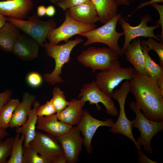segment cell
Instances as JSON below:
<instances>
[{"instance_id": "cb8c5ba5", "label": "cell", "mask_w": 163, "mask_h": 163, "mask_svg": "<svg viewBox=\"0 0 163 163\" xmlns=\"http://www.w3.org/2000/svg\"><path fill=\"white\" fill-rule=\"evenodd\" d=\"M96 10L99 21L104 24L117 14L119 5L116 0H91Z\"/></svg>"}, {"instance_id": "9c48e42d", "label": "cell", "mask_w": 163, "mask_h": 163, "mask_svg": "<svg viewBox=\"0 0 163 163\" xmlns=\"http://www.w3.org/2000/svg\"><path fill=\"white\" fill-rule=\"evenodd\" d=\"M65 19L62 24L47 35L46 38L51 44L57 45L61 41L65 43L73 36L87 32L96 28L95 24H85L78 21L70 16L68 9L65 12Z\"/></svg>"}, {"instance_id": "ee69618b", "label": "cell", "mask_w": 163, "mask_h": 163, "mask_svg": "<svg viewBox=\"0 0 163 163\" xmlns=\"http://www.w3.org/2000/svg\"><path fill=\"white\" fill-rule=\"evenodd\" d=\"M7 21V17L0 13V28L3 27Z\"/></svg>"}, {"instance_id": "7a4b0ae2", "label": "cell", "mask_w": 163, "mask_h": 163, "mask_svg": "<svg viewBox=\"0 0 163 163\" xmlns=\"http://www.w3.org/2000/svg\"><path fill=\"white\" fill-rule=\"evenodd\" d=\"M83 41L82 38L77 37L60 45L51 44L46 41L44 43L43 46L46 55L53 58L55 62V68L52 72L43 75L46 82L52 85L65 82L60 76L62 74V68L65 64L70 62V54L73 49Z\"/></svg>"}, {"instance_id": "f35d334b", "label": "cell", "mask_w": 163, "mask_h": 163, "mask_svg": "<svg viewBox=\"0 0 163 163\" xmlns=\"http://www.w3.org/2000/svg\"><path fill=\"white\" fill-rule=\"evenodd\" d=\"M56 12L55 8L53 5H50L46 8V15L48 17H53L55 15Z\"/></svg>"}, {"instance_id": "e575fe53", "label": "cell", "mask_w": 163, "mask_h": 163, "mask_svg": "<svg viewBox=\"0 0 163 163\" xmlns=\"http://www.w3.org/2000/svg\"><path fill=\"white\" fill-rule=\"evenodd\" d=\"M155 8L158 12L159 15V20L157 21L156 24L161 26V32L160 35L158 36L161 43L163 42V5H159L157 3H154L150 5Z\"/></svg>"}, {"instance_id": "8992f818", "label": "cell", "mask_w": 163, "mask_h": 163, "mask_svg": "<svg viewBox=\"0 0 163 163\" xmlns=\"http://www.w3.org/2000/svg\"><path fill=\"white\" fill-rule=\"evenodd\" d=\"M27 18L28 20L24 21L7 17V20L36 40L40 46H43L44 43L46 41L47 34L56 28V24L55 20L50 19L42 20L35 13L27 16Z\"/></svg>"}, {"instance_id": "9a60e30c", "label": "cell", "mask_w": 163, "mask_h": 163, "mask_svg": "<svg viewBox=\"0 0 163 163\" xmlns=\"http://www.w3.org/2000/svg\"><path fill=\"white\" fill-rule=\"evenodd\" d=\"M31 0L0 1V13L5 17L23 20L33 9Z\"/></svg>"}, {"instance_id": "277c9868", "label": "cell", "mask_w": 163, "mask_h": 163, "mask_svg": "<svg viewBox=\"0 0 163 163\" xmlns=\"http://www.w3.org/2000/svg\"><path fill=\"white\" fill-rule=\"evenodd\" d=\"M135 72L133 68L123 67L118 59L115 60L108 69L98 73L95 82L101 90L112 97L115 88L124 80L130 81Z\"/></svg>"}, {"instance_id": "ffe728a7", "label": "cell", "mask_w": 163, "mask_h": 163, "mask_svg": "<svg viewBox=\"0 0 163 163\" xmlns=\"http://www.w3.org/2000/svg\"><path fill=\"white\" fill-rule=\"evenodd\" d=\"M36 97L30 93L26 92L23 94L21 101L16 106L10 122L9 127L16 128L22 126L27 121L28 114L35 101Z\"/></svg>"}, {"instance_id": "44dd1931", "label": "cell", "mask_w": 163, "mask_h": 163, "mask_svg": "<svg viewBox=\"0 0 163 163\" xmlns=\"http://www.w3.org/2000/svg\"><path fill=\"white\" fill-rule=\"evenodd\" d=\"M74 20L85 24H94L99 21L95 7L91 0L68 9Z\"/></svg>"}, {"instance_id": "5bb4252c", "label": "cell", "mask_w": 163, "mask_h": 163, "mask_svg": "<svg viewBox=\"0 0 163 163\" xmlns=\"http://www.w3.org/2000/svg\"><path fill=\"white\" fill-rule=\"evenodd\" d=\"M114 123L111 119L101 120L92 117L89 112L85 110L82 118L76 126L80 132L84 139L83 145L87 152L91 154L92 151V139L99 127L106 126L111 127Z\"/></svg>"}, {"instance_id": "f6af8a7d", "label": "cell", "mask_w": 163, "mask_h": 163, "mask_svg": "<svg viewBox=\"0 0 163 163\" xmlns=\"http://www.w3.org/2000/svg\"><path fill=\"white\" fill-rule=\"evenodd\" d=\"M55 163H67V159L65 156L59 158Z\"/></svg>"}, {"instance_id": "484cf974", "label": "cell", "mask_w": 163, "mask_h": 163, "mask_svg": "<svg viewBox=\"0 0 163 163\" xmlns=\"http://www.w3.org/2000/svg\"><path fill=\"white\" fill-rule=\"evenodd\" d=\"M25 136L16 133L14 137L11 153L9 159L7 163H22L23 145Z\"/></svg>"}, {"instance_id": "f546056e", "label": "cell", "mask_w": 163, "mask_h": 163, "mask_svg": "<svg viewBox=\"0 0 163 163\" xmlns=\"http://www.w3.org/2000/svg\"><path fill=\"white\" fill-rule=\"evenodd\" d=\"M53 97L50 100L55 108L56 112L58 113L63 110L69 103L66 99L63 91L57 87L53 91Z\"/></svg>"}, {"instance_id": "7402d4cb", "label": "cell", "mask_w": 163, "mask_h": 163, "mask_svg": "<svg viewBox=\"0 0 163 163\" xmlns=\"http://www.w3.org/2000/svg\"><path fill=\"white\" fill-rule=\"evenodd\" d=\"M33 105V108L29 112L26 122L22 126L16 127L15 129L16 133L23 134L25 136L23 146L28 145L36 134V125L38 117L37 110L40 104L38 101H35Z\"/></svg>"}, {"instance_id": "d4e9b609", "label": "cell", "mask_w": 163, "mask_h": 163, "mask_svg": "<svg viewBox=\"0 0 163 163\" xmlns=\"http://www.w3.org/2000/svg\"><path fill=\"white\" fill-rule=\"evenodd\" d=\"M20 102L18 98L11 99L0 112V128L6 129L9 127L14 110Z\"/></svg>"}, {"instance_id": "30bf717a", "label": "cell", "mask_w": 163, "mask_h": 163, "mask_svg": "<svg viewBox=\"0 0 163 163\" xmlns=\"http://www.w3.org/2000/svg\"><path fill=\"white\" fill-rule=\"evenodd\" d=\"M152 18L149 14H146L142 19L140 23L136 26H131L121 16L118 22L123 30L125 36L124 42L121 50L123 53L131 41L137 37H152L160 41V39L158 35H155L154 32L155 30L161 26L156 24L155 25L149 26L147 25L148 22L151 21Z\"/></svg>"}, {"instance_id": "d6a6232c", "label": "cell", "mask_w": 163, "mask_h": 163, "mask_svg": "<svg viewBox=\"0 0 163 163\" xmlns=\"http://www.w3.org/2000/svg\"><path fill=\"white\" fill-rule=\"evenodd\" d=\"M56 113L55 108L51 100L47 101L42 105H40L37 110L38 116H48Z\"/></svg>"}, {"instance_id": "7c38bea8", "label": "cell", "mask_w": 163, "mask_h": 163, "mask_svg": "<svg viewBox=\"0 0 163 163\" xmlns=\"http://www.w3.org/2000/svg\"><path fill=\"white\" fill-rule=\"evenodd\" d=\"M78 98H82L85 102L88 101L90 104H96L98 110L101 109L98 104L101 103L105 107L108 114L113 116L118 115L117 108L111 97L98 87L94 80L83 85Z\"/></svg>"}, {"instance_id": "4fadbf2b", "label": "cell", "mask_w": 163, "mask_h": 163, "mask_svg": "<svg viewBox=\"0 0 163 163\" xmlns=\"http://www.w3.org/2000/svg\"><path fill=\"white\" fill-rule=\"evenodd\" d=\"M61 145L67 163H75L82 151L84 139L76 126H73L66 133L56 137Z\"/></svg>"}, {"instance_id": "5b68a950", "label": "cell", "mask_w": 163, "mask_h": 163, "mask_svg": "<svg viewBox=\"0 0 163 163\" xmlns=\"http://www.w3.org/2000/svg\"><path fill=\"white\" fill-rule=\"evenodd\" d=\"M129 106L136 116L131 121L132 126L138 129L140 133L136 140L141 146H143L145 152L153 154L151 142L154 136L163 129V121H155L147 119L134 101L130 102Z\"/></svg>"}, {"instance_id": "ac0fdd59", "label": "cell", "mask_w": 163, "mask_h": 163, "mask_svg": "<svg viewBox=\"0 0 163 163\" xmlns=\"http://www.w3.org/2000/svg\"><path fill=\"white\" fill-rule=\"evenodd\" d=\"M37 128L56 137L69 132L72 126L59 120L56 114L46 116H38Z\"/></svg>"}, {"instance_id": "ba28073f", "label": "cell", "mask_w": 163, "mask_h": 163, "mask_svg": "<svg viewBox=\"0 0 163 163\" xmlns=\"http://www.w3.org/2000/svg\"><path fill=\"white\" fill-rule=\"evenodd\" d=\"M118 55L108 47H88L78 56V61L87 68H90L93 73L96 71L108 69L112 62L118 59Z\"/></svg>"}, {"instance_id": "74e56055", "label": "cell", "mask_w": 163, "mask_h": 163, "mask_svg": "<svg viewBox=\"0 0 163 163\" xmlns=\"http://www.w3.org/2000/svg\"><path fill=\"white\" fill-rule=\"evenodd\" d=\"M163 3V0H150L148 1H145L143 2L140 4H139L137 6V8L131 14H130L129 16H130V15L132 14L133 13L135 12L137 10L143 7L144 6H145L148 5H150L154 3Z\"/></svg>"}, {"instance_id": "52a82bcc", "label": "cell", "mask_w": 163, "mask_h": 163, "mask_svg": "<svg viewBox=\"0 0 163 163\" xmlns=\"http://www.w3.org/2000/svg\"><path fill=\"white\" fill-rule=\"evenodd\" d=\"M130 91V81L126 80L119 88L116 89L113 92L112 97L118 101L119 105L120 112L117 120L113 123L109 131L115 134L125 136L133 142L137 149H141V146L137 142L133 135L132 121L127 117L125 110L126 99Z\"/></svg>"}, {"instance_id": "bcb514c9", "label": "cell", "mask_w": 163, "mask_h": 163, "mask_svg": "<svg viewBox=\"0 0 163 163\" xmlns=\"http://www.w3.org/2000/svg\"><path fill=\"white\" fill-rule=\"evenodd\" d=\"M50 2L54 4L58 5L59 3L62 0H49Z\"/></svg>"}, {"instance_id": "8fae6325", "label": "cell", "mask_w": 163, "mask_h": 163, "mask_svg": "<svg viewBox=\"0 0 163 163\" xmlns=\"http://www.w3.org/2000/svg\"><path fill=\"white\" fill-rule=\"evenodd\" d=\"M29 144L41 156L52 163L65 156L62 147L56 137L48 133L36 131L35 136Z\"/></svg>"}, {"instance_id": "b9f144b4", "label": "cell", "mask_w": 163, "mask_h": 163, "mask_svg": "<svg viewBox=\"0 0 163 163\" xmlns=\"http://www.w3.org/2000/svg\"><path fill=\"white\" fill-rule=\"evenodd\" d=\"M119 5H123L128 6L129 5L131 2L135 0H116Z\"/></svg>"}, {"instance_id": "d6986e66", "label": "cell", "mask_w": 163, "mask_h": 163, "mask_svg": "<svg viewBox=\"0 0 163 163\" xmlns=\"http://www.w3.org/2000/svg\"><path fill=\"white\" fill-rule=\"evenodd\" d=\"M123 54L127 60L133 67L135 72L148 75L146 69L144 56L141 44V38L133 40Z\"/></svg>"}, {"instance_id": "8d00e7d4", "label": "cell", "mask_w": 163, "mask_h": 163, "mask_svg": "<svg viewBox=\"0 0 163 163\" xmlns=\"http://www.w3.org/2000/svg\"><path fill=\"white\" fill-rule=\"evenodd\" d=\"M138 162L140 163H157L150 159L142 151L141 149H137Z\"/></svg>"}, {"instance_id": "3957f363", "label": "cell", "mask_w": 163, "mask_h": 163, "mask_svg": "<svg viewBox=\"0 0 163 163\" xmlns=\"http://www.w3.org/2000/svg\"><path fill=\"white\" fill-rule=\"evenodd\" d=\"M121 16L120 14H118L103 26L79 34V36L87 38L83 45L87 46L95 43H103L115 51L118 55H123L121 49L119 46L118 40L124 35V33L118 32L116 29L117 23Z\"/></svg>"}, {"instance_id": "7dc6e473", "label": "cell", "mask_w": 163, "mask_h": 163, "mask_svg": "<svg viewBox=\"0 0 163 163\" xmlns=\"http://www.w3.org/2000/svg\"><path fill=\"white\" fill-rule=\"evenodd\" d=\"M3 1H7V0H3Z\"/></svg>"}, {"instance_id": "603a6c76", "label": "cell", "mask_w": 163, "mask_h": 163, "mask_svg": "<svg viewBox=\"0 0 163 163\" xmlns=\"http://www.w3.org/2000/svg\"><path fill=\"white\" fill-rule=\"evenodd\" d=\"M20 30L12 23L7 22L0 28V49L5 52L12 53L15 43L21 34Z\"/></svg>"}, {"instance_id": "ab89813d", "label": "cell", "mask_w": 163, "mask_h": 163, "mask_svg": "<svg viewBox=\"0 0 163 163\" xmlns=\"http://www.w3.org/2000/svg\"><path fill=\"white\" fill-rule=\"evenodd\" d=\"M46 7L43 5H40L37 7V15L39 17H42L46 15Z\"/></svg>"}, {"instance_id": "4dcf8cb0", "label": "cell", "mask_w": 163, "mask_h": 163, "mask_svg": "<svg viewBox=\"0 0 163 163\" xmlns=\"http://www.w3.org/2000/svg\"><path fill=\"white\" fill-rule=\"evenodd\" d=\"M14 138L7 137L0 143V163H7L10 156Z\"/></svg>"}, {"instance_id": "f1b7e54d", "label": "cell", "mask_w": 163, "mask_h": 163, "mask_svg": "<svg viewBox=\"0 0 163 163\" xmlns=\"http://www.w3.org/2000/svg\"><path fill=\"white\" fill-rule=\"evenodd\" d=\"M141 47L148 52L154 51L158 55L160 64L163 66V44L162 43L156 41L154 38L149 37L145 40H141Z\"/></svg>"}, {"instance_id": "836d02e7", "label": "cell", "mask_w": 163, "mask_h": 163, "mask_svg": "<svg viewBox=\"0 0 163 163\" xmlns=\"http://www.w3.org/2000/svg\"><path fill=\"white\" fill-rule=\"evenodd\" d=\"M90 0H62L58 5L63 11H65L69 8L82 3Z\"/></svg>"}, {"instance_id": "d590c367", "label": "cell", "mask_w": 163, "mask_h": 163, "mask_svg": "<svg viewBox=\"0 0 163 163\" xmlns=\"http://www.w3.org/2000/svg\"><path fill=\"white\" fill-rule=\"evenodd\" d=\"M12 94V91L9 89L0 93V112L4 106L11 99Z\"/></svg>"}, {"instance_id": "4316f807", "label": "cell", "mask_w": 163, "mask_h": 163, "mask_svg": "<svg viewBox=\"0 0 163 163\" xmlns=\"http://www.w3.org/2000/svg\"><path fill=\"white\" fill-rule=\"evenodd\" d=\"M141 48L144 56L148 75L156 81L158 78L163 76V66L155 62L149 55V52L142 47Z\"/></svg>"}, {"instance_id": "83f0119b", "label": "cell", "mask_w": 163, "mask_h": 163, "mask_svg": "<svg viewBox=\"0 0 163 163\" xmlns=\"http://www.w3.org/2000/svg\"><path fill=\"white\" fill-rule=\"evenodd\" d=\"M22 163H52L49 159L39 154L36 150L29 145L23 146Z\"/></svg>"}, {"instance_id": "e0dca14e", "label": "cell", "mask_w": 163, "mask_h": 163, "mask_svg": "<svg viewBox=\"0 0 163 163\" xmlns=\"http://www.w3.org/2000/svg\"><path fill=\"white\" fill-rule=\"evenodd\" d=\"M85 103L81 98L72 99L63 110L56 113L58 119L72 126L78 125L83 114V107Z\"/></svg>"}, {"instance_id": "2e32d148", "label": "cell", "mask_w": 163, "mask_h": 163, "mask_svg": "<svg viewBox=\"0 0 163 163\" xmlns=\"http://www.w3.org/2000/svg\"><path fill=\"white\" fill-rule=\"evenodd\" d=\"M40 46L30 36L24 33L21 34L15 43L12 53L22 60H32L38 57Z\"/></svg>"}, {"instance_id": "7bdbcfd3", "label": "cell", "mask_w": 163, "mask_h": 163, "mask_svg": "<svg viewBox=\"0 0 163 163\" xmlns=\"http://www.w3.org/2000/svg\"><path fill=\"white\" fill-rule=\"evenodd\" d=\"M156 81L159 89L163 92V76L158 78Z\"/></svg>"}, {"instance_id": "6da1fadb", "label": "cell", "mask_w": 163, "mask_h": 163, "mask_svg": "<svg viewBox=\"0 0 163 163\" xmlns=\"http://www.w3.org/2000/svg\"><path fill=\"white\" fill-rule=\"evenodd\" d=\"M130 83L135 103L144 115L152 121H163V92L156 80L135 72Z\"/></svg>"}, {"instance_id": "60d3db41", "label": "cell", "mask_w": 163, "mask_h": 163, "mask_svg": "<svg viewBox=\"0 0 163 163\" xmlns=\"http://www.w3.org/2000/svg\"><path fill=\"white\" fill-rule=\"evenodd\" d=\"M9 135V134L6 131V129L0 128V143L4 140L5 137Z\"/></svg>"}, {"instance_id": "1f68e13d", "label": "cell", "mask_w": 163, "mask_h": 163, "mask_svg": "<svg viewBox=\"0 0 163 163\" xmlns=\"http://www.w3.org/2000/svg\"><path fill=\"white\" fill-rule=\"evenodd\" d=\"M43 78L41 75L36 72L29 73L26 77V81L30 87L37 88L41 85L43 82Z\"/></svg>"}]
</instances>
